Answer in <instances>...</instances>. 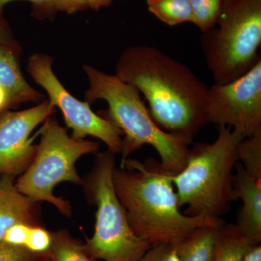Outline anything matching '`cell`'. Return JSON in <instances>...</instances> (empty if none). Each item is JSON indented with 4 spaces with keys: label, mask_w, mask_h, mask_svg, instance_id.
<instances>
[{
    "label": "cell",
    "mask_w": 261,
    "mask_h": 261,
    "mask_svg": "<svg viewBox=\"0 0 261 261\" xmlns=\"http://www.w3.org/2000/svg\"><path fill=\"white\" fill-rule=\"evenodd\" d=\"M89 87L84 101L92 105L97 99L108 103L99 116L123 133L121 161L144 146H152L161 158V165L171 173L180 172L187 163L193 137L170 133L154 121L140 91L116 74H108L92 65H84Z\"/></svg>",
    "instance_id": "obj_3"
},
{
    "label": "cell",
    "mask_w": 261,
    "mask_h": 261,
    "mask_svg": "<svg viewBox=\"0 0 261 261\" xmlns=\"http://www.w3.org/2000/svg\"><path fill=\"white\" fill-rule=\"evenodd\" d=\"M39 261H51L47 256H43Z\"/></svg>",
    "instance_id": "obj_30"
},
{
    "label": "cell",
    "mask_w": 261,
    "mask_h": 261,
    "mask_svg": "<svg viewBox=\"0 0 261 261\" xmlns=\"http://www.w3.org/2000/svg\"><path fill=\"white\" fill-rule=\"evenodd\" d=\"M207 122L244 137L261 130V59L238 80L208 87Z\"/></svg>",
    "instance_id": "obj_9"
},
{
    "label": "cell",
    "mask_w": 261,
    "mask_h": 261,
    "mask_svg": "<svg viewBox=\"0 0 261 261\" xmlns=\"http://www.w3.org/2000/svg\"><path fill=\"white\" fill-rule=\"evenodd\" d=\"M15 176L0 177V243L10 226L17 223L41 226L40 213L37 202L19 192Z\"/></svg>",
    "instance_id": "obj_12"
},
{
    "label": "cell",
    "mask_w": 261,
    "mask_h": 261,
    "mask_svg": "<svg viewBox=\"0 0 261 261\" xmlns=\"http://www.w3.org/2000/svg\"><path fill=\"white\" fill-rule=\"evenodd\" d=\"M39 133L41 138L34 160L27 171L15 179V186L33 202H49L63 216L71 218V204L55 195V188L62 182L83 186L84 181L75 163L85 154L97 153L99 144L74 140L51 116L45 120Z\"/></svg>",
    "instance_id": "obj_6"
},
{
    "label": "cell",
    "mask_w": 261,
    "mask_h": 261,
    "mask_svg": "<svg viewBox=\"0 0 261 261\" xmlns=\"http://www.w3.org/2000/svg\"><path fill=\"white\" fill-rule=\"evenodd\" d=\"M57 13L74 14L88 9L87 0H53Z\"/></svg>",
    "instance_id": "obj_25"
},
{
    "label": "cell",
    "mask_w": 261,
    "mask_h": 261,
    "mask_svg": "<svg viewBox=\"0 0 261 261\" xmlns=\"http://www.w3.org/2000/svg\"><path fill=\"white\" fill-rule=\"evenodd\" d=\"M261 0H225L202 47L215 84L238 80L261 59Z\"/></svg>",
    "instance_id": "obj_7"
},
{
    "label": "cell",
    "mask_w": 261,
    "mask_h": 261,
    "mask_svg": "<svg viewBox=\"0 0 261 261\" xmlns=\"http://www.w3.org/2000/svg\"><path fill=\"white\" fill-rule=\"evenodd\" d=\"M53 243V235L50 231L41 226H32L25 247L29 251L38 255H46Z\"/></svg>",
    "instance_id": "obj_20"
},
{
    "label": "cell",
    "mask_w": 261,
    "mask_h": 261,
    "mask_svg": "<svg viewBox=\"0 0 261 261\" xmlns=\"http://www.w3.org/2000/svg\"><path fill=\"white\" fill-rule=\"evenodd\" d=\"M6 19L0 14V45L18 44Z\"/></svg>",
    "instance_id": "obj_26"
},
{
    "label": "cell",
    "mask_w": 261,
    "mask_h": 261,
    "mask_svg": "<svg viewBox=\"0 0 261 261\" xmlns=\"http://www.w3.org/2000/svg\"><path fill=\"white\" fill-rule=\"evenodd\" d=\"M45 99L37 106L0 115V177L20 176L29 167L37 151L33 130L56 112Z\"/></svg>",
    "instance_id": "obj_10"
},
{
    "label": "cell",
    "mask_w": 261,
    "mask_h": 261,
    "mask_svg": "<svg viewBox=\"0 0 261 261\" xmlns=\"http://www.w3.org/2000/svg\"><path fill=\"white\" fill-rule=\"evenodd\" d=\"M220 227L195 228L173 245L178 261H212Z\"/></svg>",
    "instance_id": "obj_14"
},
{
    "label": "cell",
    "mask_w": 261,
    "mask_h": 261,
    "mask_svg": "<svg viewBox=\"0 0 261 261\" xmlns=\"http://www.w3.org/2000/svg\"><path fill=\"white\" fill-rule=\"evenodd\" d=\"M53 243L44 256L51 261H97L84 250V244L65 229L51 232Z\"/></svg>",
    "instance_id": "obj_17"
},
{
    "label": "cell",
    "mask_w": 261,
    "mask_h": 261,
    "mask_svg": "<svg viewBox=\"0 0 261 261\" xmlns=\"http://www.w3.org/2000/svg\"><path fill=\"white\" fill-rule=\"evenodd\" d=\"M54 58L45 53H37L29 58L27 71L32 80L47 93L48 100L61 110L70 137L76 140L92 137L102 141L108 150L121 153L123 133L106 118L92 111L90 105L81 101L65 88L53 69Z\"/></svg>",
    "instance_id": "obj_8"
},
{
    "label": "cell",
    "mask_w": 261,
    "mask_h": 261,
    "mask_svg": "<svg viewBox=\"0 0 261 261\" xmlns=\"http://www.w3.org/2000/svg\"><path fill=\"white\" fill-rule=\"evenodd\" d=\"M42 257L29 251L25 247L0 243V261H39Z\"/></svg>",
    "instance_id": "obj_22"
},
{
    "label": "cell",
    "mask_w": 261,
    "mask_h": 261,
    "mask_svg": "<svg viewBox=\"0 0 261 261\" xmlns=\"http://www.w3.org/2000/svg\"><path fill=\"white\" fill-rule=\"evenodd\" d=\"M115 0H87L88 9L99 10L102 8L110 6Z\"/></svg>",
    "instance_id": "obj_29"
},
{
    "label": "cell",
    "mask_w": 261,
    "mask_h": 261,
    "mask_svg": "<svg viewBox=\"0 0 261 261\" xmlns=\"http://www.w3.org/2000/svg\"><path fill=\"white\" fill-rule=\"evenodd\" d=\"M238 157L245 171L261 181V130L244 137L238 145Z\"/></svg>",
    "instance_id": "obj_18"
},
{
    "label": "cell",
    "mask_w": 261,
    "mask_h": 261,
    "mask_svg": "<svg viewBox=\"0 0 261 261\" xmlns=\"http://www.w3.org/2000/svg\"><path fill=\"white\" fill-rule=\"evenodd\" d=\"M243 261H261V245L252 247L244 257Z\"/></svg>",
    "instance_id": "obj_28"
},
{
    "label": "cell",
    "mask_w": 261,
    "mask_h": 261,
    "mask_svg": "<svg viewBox=\"0 0 261 261\" xmlns=\"http://www.w3.org/2000/svg\"><path fill=\"white\" fill-rule=\"evenodd\" d=\"M19 43L0 45V87L18 106L23 102H42L45 95L34 89L24 78L20 66Z\"/></svg>",
    "instance_id": "obj_13"
},
{
    "label": "cell",
    "mask_w": 261,
    "mask_h": 261,
    "mask_svg": "<svg viewBox=\"0 0 261 261\" xmlns=\"http://www.w3.org/2000/svg\"><path fill=\"white\" fill-rule=\"evenodd\" d=\"M116 154L97 152L93 167L83 187L89 203L95 205V225L92 238L84 244L86 252L94 260L138 261L152 246L130 228L113 184Z\"/></svg>",
    "instance_id": "obj_5"
},
{
    "label": "cell",
    "mask_w": 261,
    "mask_h": 261,
    "mask_svg": "<svg viewBox=\"0 0 261 261\" xmlns=\"http://www.w3.org/2000/svg\"><path fill=\"white\" fill-rule=\"evenodd\" d=\"M16 106L10 94L0 87V115L9 111L10 108Z\"/></svg>",
    "instance_id": "obj_27"
},
{
    "label": "cell",
    "mask_w": 261,
    "mask_h": 261,
    "mask_svg": "<svg viewBox=\"0 0 261 261\" xmlns=\"http://www.w3.org/2000/svg\"><path fill=\"white\" fill-rule=\"evenodd\" d=\"M13 1L18 0H0V14H3L5 5ZM32 4V13L34 18L39 20H54L57 11L53 0H23Z\"/></svg>",
    "instance_id": "obj_21"
},
{
    "label": "cell",
    "mask_w": 261,
    "mask_h": 261,
    "mask_svg": "<svg viewBox=\"0 0 261 261\" xmlns=\"http://www.w3.org/2000/svg\"><path fill=\"white\" fill-rule=\"evenodd\" d=\"M147 6L149 13L170 27L193 23L190 0H147Z\"/></svg>",
    "instance_id": "obj_16"
},
{
    "label": "cell",
    "mask_w": 261,
    "mask_h": 261,
    "mask_svg": "<svg viewBox=\"0 0 261 261\" xmlns=\"http://www.w3.org/2000/svg\"><path fill=\"white\" fill-rule=\"evenodd\" d=\"M32 226L24 223L12 225L5 231L2 242L13 246L25 247Z\"/></svg>",
    "instance_id": "obj_24"
},
{
    "label": "cell",
    "mask_w": 261,
    "mask_h": 261,
    "mask_svg": "<svg viewBox=\"0 0 261 261\" xmlns=\"http://www.w3.org/2000/svg\"><path fill=\"white\" fill-rule=\"evenodd\" d=\"M138 261H178L174 245L159 244L149 247Z\"/></svg>",
    "instance_id": "obj_23"
},
{
    "label": "cell",
    "mask_w": 261,
    "mask_h": 261,
    "mask_svg": "<svg viewBox=\"0 0 261 261\" xmlns=\"http://www.w3.org/2000/svg\"><path fill=\"white\" fill-rule=\"evenodd\" d=\"M244 137L229 127H221L214 142L190 147L185 168L171 174L178 206L185 207L184 214L222 219L230 210L236 200L233 171Z\"/></svg>",
    "instance_id": "obj_4"
},
{
    "label": "cell",
    "mask_w": 261,
    "mask_h": 261,
    "mask_svg": "<svg viewBox=\"0 0 261 261\" xmlns=\"http://www.w3.org/2000/svg\"><path fill=\"white\" fill-rule=\"evenodd\" d=\"M255 245L236 224H225L218 231L212 261H243Z\"/></svg>",
    "instance_id": "obj_15"
},
{
    "label": "cell",
    "mask_w": 261,
    "mask_h": 261,
    "mask_svg": "<svg viewBox=\"0 0 261 261\" xmlns=\"http://www.w3.org/2000/svg\"><path fill=\"white\" fill-rule=\"evenodd\" d=\"M171 174L154 160L142 163L130 158L113 171L116 195L130 228L152 246L175 245L195 228L226 224L223 219L184 214Z\"/></svg>",
    "instance_id": "obj_2"
},
{
    "label": "cell",
    "mask_w": 261,
    "mask_h": 261,
    "mask_svg": "<svg viewBox=\"0 0 261 261\" xmlns=\"http://www.w3.org/2000/svg\"><path fill=\"white\" fill-rule=\"evenodd\" d=\"M233 187L235 199L243 202L237 226L255 245L261 243V181L252 177L241 163L235 166Z\"/></svg>",
    "instance_id": "obj_11"
},
{
    "label": "cell",
    "mask_w": 261,
    "mask_h": 261,
    "mask_svg": "<svg viewBox=\"0 0 261 261\" xmlns=\"http://www.w3.org/2000/svg\"><path fill=\"white\" fill-rule=\"evenodd\" d=\"M115 74L140 91L163 130L193 137L208 123V87L187 65L158 48L145 44L126 48Z\"/></svg>",
    "instance_id": "obj_1"
},
{
    "label": "cell",
    "mask_w": 261,
    "mask_h": 261,
    "mask_svg": "<svg viewBox=\"0 0 261 261\" xmlns=\"http://www.w3.org/2000/svg\"><path fill=\"white\" fill-rule=\"evenodd\" d=\"M224 1L225 0H190L193 13V24L198 27L202 34L214 28Z\"/></svg>",
    "instance_id": "obj_19"
}]
</instances>
